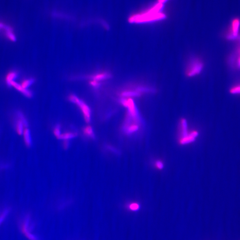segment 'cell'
<instances>
[{"instance_id": "cell-22", "label": "cell", "mask_w": 240, "mask_h": 240, "mask_svg": "<svg viewBox=\"0 0 240 240\" xmlns=\"http://www.w3.org/2000/svg\"><path fill=\"white\" fill-rule=\"evenodd\" d=\"M168 1V0H158V3H160L163 4L165 2H166V1Z\"/></svg>"}, {"instance_id": "cell-1", "label": "cell", "mask_w": 240, "mask_h": 240, "mask_svg": "<svg viewBox=\"0 0 240 240\" xmlns=\"http://www.w3.org/2000/svg\"><path fill=\"white\" fill-rule=\"evenodd\" d=\"M163 8V4L158 3L144 13L132 15L128 18V22L135 24L147 23L165 19L166 15L161 12Z\"/></svg>"}, {"instance_id": "cell-16", "label": "cell", "mask_w": 240, "mask_h": 240, "mask_svg": "<svg viewBox=\"0 0 240 240\" xmlns=\"http://www.w3.org/2000/svg\"><path fill=\"white\" fill-rule=\"evenodd\" d=\"M34 82V80L32 78H29V79H25L22 81L21 85L23 87L24 89H27L29 87H30Z\"/></svg>"}, {"instance_id": "cell-15", "label": "cell", "mask_w": 240, "mask_h": 240, "mask_svg": "<svg viewBox=\"0 0 240 240\" xmlns=\"http://www.w3.org/2000/svg\"><path fill=\"white\" fill-rule=\"evenodd\" d=\"M76 136V134L75 133L66 132V133L62 134L59 139L61 140H64L65 141H67L75 138Z\"/></svg>"}, {"instance_id": "cell-12", "label": "cell", "mask_w": 240, "mask_h": 240, "mask_svg": "<svg viewBox=\"0 0 240 240\" xmlns=\"http://www.w3.org/2000/svg\"><path fill=\"white\" fill-rule=\"evenodd\" d=\"M18 74L15 71H11L8 73L6 77V82L8 85L10 86L12 82L15 81V80L17 77Z\"/></svg>"}, {"instance_id": "cell-8", "label": "cell", "mask_w": 240, "mask_h": 240, "mask_svg": "<svg viewBox=\"0 0 240 240\" xmlns=\"http://www.w3.org/2000/svg\"><path fill=\"white\" fill-rule=\"evenodd\" d=\"M111 76L110 73L106 72H103L98 73H95L90 76V78L91 80L97 81L100 83L101 81L105 80L108 78H110Z\"/></svg>"}, {"instance_id": "cell-2", "label": "cell", "mask_w": 240, "mask_h": 240, "mask_svg": "<svg viewBox=\"0 0 240 240\" xmlns=\"http://www.w3.org/2000/svg\"><path fill=\"white\" fill-rule=\"evenodd\" d=\"M199 133L196 130L189 131L188 122L185 119H182L180 122V137L179 142L183 144L193 143L196 140Z\"/></svg>"}, {"instance_id": "cell-4", "label": "cell", "mask_w": 240, "mask_h": 240, "mask_svg": "<svg viewBox=\"0 0 240 240\" xmlns=\"http://www.w3.org/2000/svg\"><path fill=\"white\" fill-rule=\"evenodd\" d=\"M121 103L128 109V116L135 122H138L139 120V115L138 109L136 107L135 102L132 98H122L120 100Z\"/></svg>"}, {"instance_id": "cell-10", "label": "cell", "mask_w": 240, "mask_h": 240, "mask_svg": "<svg viewBox=\"0 0 240 240\" xmlns=\"http://www.w3.org/2000/svg\"><path fill=\"white\" fill-rule=\"evenodd\" d=\"M139 127L138 125L136 124H132L125 126V130L126 134L128 135H130L138 131L139 130Z\"/></svg>"}, {"instance_id": "cell-6", "label": "cell", "mask_w": 240, "mask_h": 240, "mask_svg": "<svg viewBox=\"0 0 240 240\" xmlns=\"http://www.w3.org/2000/svg\"><path fill=\"white\" fill-rule=\"evenodd\" d=\"M240 25V21L238 19H235L232 21L231 25V32L228 36V38L233 40L238 37L239 29Z\"/></svg>"}, {"instance_id": "cell-21", "label": "cell", "mask_w": 240, "mask_h": 240, "mask_svg": "<svg viewBox=\"0 0 240 240\" xmlns=\"http://www.w3.org/2000/svg\"><path fill=\"white\" fill-rule=\"evenodd\" d=\"M90 86H92V87L98 88L100 86V83L99 82H97V81H94V80H91L90 83H89Z\"/></svg>"}, {"instance_id": "cell-20", "label": "cell", "mask_w": 240, "mask_h": 240, "mask_svg": "<svg viewBox=\"0 0 240 240\" xmlns=\"http://www.w3.org/2000/svg\"><path fill=\"white\" fill-rule=\"evenodd\" d=\"M230 92H231V93H233V94L240 93V86L234 87L231 89V90H230Z\"/></svg>"}, {"instance_id": "cell-13", "label": "cell", "mask_w": 240, "mask_h": 240, "mask_svg": "<svg viewBox=\"0 0 240 240\" xmlns=\"http://www.w3.org/2000/svg\"><path fill=\"white\" fill-rule=\"evenodd\" d=\"M5 27H4V29L5 31L6 36L8 39L10 40L11 41H15L16 40V37L13 33V31H12V30H11L10 27H7V26H5Z\"/></svg>"}, {"instance_id": "cell-5", "label": "cell", "mask_w": 240, "mask_h": 240, "mask_svg": "<svg viewBox=\"0 0 240 240\" xmlns=\"http://www.w3.org/2000/svg\"><path fill=\"white\" fill-rule=\"evenodd\" d=\"M203 63L200 60H192L190 63L187 70V75L189 76H193L199 74L203 70Z\"/></svg>"}, {"instance_id": "cell-18", "label": "cell", "mask_w": 240, "mask_h": 240, "mask_svg": "<svg viewBox=\"0 0 240 240\" xmlns=\"http://www.w3.org/2000/svg\"><path fill=\"white\" fill-rule=\"evenodd\" d=\"M140 208V206L138 203H132L129 206V209L133 211H136L138 210Z\"/></svg>"}, {"instance_id": "cell-3", "label": "cell", "mask_w": 240, "mask_h": 240, "mask_svg": "<svg viewBox=\"0 0 240 240\" xmlns=\"http://www.w3.org/2000/svg\"><path fill=\"white\" fill-rule=\"evenodd\" d=\"M69 99L71 102L75 104L79 108L81 112L83 113L85 121L86 122H89L91 117V112L90 108L88 105L83 100H81L77 96L73 94L70 95Z\"/></svg>"}, {"instance_id": "cell-7", "label": "cell", "mask_w": 240, "mask_h": 240, "mask_svg": "<svg viewBox=\"0 0 240 240\" xmlns=\"http://www.w3.org/2000/svg\"><path fill=\"white\" fill-rule=\"evenodd\" d=\"M10 86H12L13 87L15 88V89L18 91L19 92L23 94L25 97L27 98H31L32 96V93L30 90L28 89H24L23 87L21 84L16 83L15 81L12 82L10 84Z\"/></svg>"}, {"instance_id": "cell-11", "label": "cell", "mask_w": 240, "mask_h": 240, "mask_svg": "<svg viewBox=\"0 0 240 240\" xmlns=\"http://www.w3.org/2000/svg\"><path fill=\"white\" fill-rule=\"evenodd\" d=\"M24 127H25V125L23 122L19 119L17 121L16 125V130L18 135H22L23 134L24 130Z\"/></svg>"}, {"instance_id": "cell-9", "label": "cell", "mask_w": 240, "mask_h": 240, "mask_svg": "<svg viewBox=\"0 0 240 240\" xmlns=\"http://www.w3.org/2000/svg\"><path fill=\"white\" fill-rule=\"evenodd\" d=\"M24 139L25 144L28 147H30L32 144V138L30 130L28 128L24 129L23 133Z\"/></svg>"}, {"instance_id": "cell-17", "label": "cell", "mask_w": 240, "mask_h": 240, "mask_svg": "<svg viewBox=\"0 0 240 240\" xmlns=\"http://www.w3.org/2000/svg\"><path fill=\"white\" fill-rule=\"evenodd\" d=\"M54 134L57 138H60V136L62 135L61 134V131H60V125H57L55 126L54 129Z\"/></svg>"}, {"instance_id": "cell-19", "label": "cell", "mask_w": 240, "mask_h": 240, "mask_svg": "<svg viewBox=\"0 0 240 240\" xmlns=\"http://www.w3.org/2000/svg\"><path fill=\"white\" fill-rule=\"evenodd\" d=\"M155 165L156 168H157V169H159V170H162V169H163V168H164V164H163V162L161 161H157L155 162Z\"/></svg>"}, {"instance_id": "cell-14", "label": "cell", "mask_w": 240, "mask_h": 240, "mask_svg": "<svg viewBox=\"0 0 240 240\" xmlns=\"http://www.w3.org/2000/svg\"><path fill=\"white\" fill-rule=\"evenodd\" d=\"M83 133L86 137H89L91 138H94V134L93 129H92V128L90 126H88L84 128L83 129Z\"/></svg>"}]
</instances>
